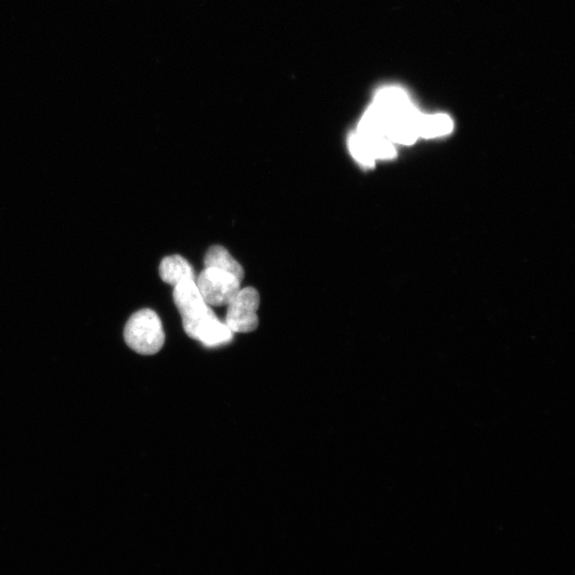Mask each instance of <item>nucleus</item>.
I'll return each instance as SVG.
<instances>
[{"instance_id":"nucleus-2","label":"nucleus","mask_w":575,"mask_h":575,"mask_svg":"<svg viewBox=\"0 0 575 575\" xmlns=\"http://www.w3.org/2000/svg\"><path fill=\"white\" fill-rule=\"evenodd\" d=\"M124 337L128 347L141 355L157 354L166 341L161 320L152 309H142L131 316Z\"/></svg>"},{"instance_id":"nucleus-3","label":"nucleus","mask_w":575,"mask_h":575,"mask_svg":"<svg viewBox=\"0 0 575 575\" xmlns=\"http://www.w3.org/2000/svg\"><path fill=\"white\" fill-rule=\"evenodd\" d=\"M195 284L209 306H227L241 289L239 278L215 268H206Z\"/></svg>"},{"instance_id":"nucleus-8","label":"nucleus","mask_w":575,"mask_h":575,"mask_svg":"<svg viewBox=\"0 0 575 575\" xmlns=\"http://www.w3.org/2000/svg\"><path fill=\"white\" fill-rule=\"evenodd\" d=\"M349 149L355 160L363 164L364 167H374L376 160L372 157L366 141L358 133L350 136Z\"/></svg>"},{"instance_id":"nucleus-5","label":"nucleus","mask_w":575,"mask_h":575,"mask_svg":"<svg viewBox=\"0 0 575 575\" xmlns=\"http://www.w3.org/2000/svg\"><path fill=\"white\" fill-rule=\"evenodd\" d=\"M160 277L164 283L172 286L195 281L194 271L189 262L182 256H170L161 261Z\"/></svg>"},{"instance_id":"nucleus-4","label":"nucleus","mask_w":575,"mask_h":575,"mask_svg":"<svg viewBox=\"0 0 575 575\" xmlns=\"http://www.w3.org/2000/svg\"><path fill=\"white\" fill-rule=\"evenodd\" d=\"M259 305L260 297L256 289H240L236 297L227 304L225 324L229 330L233 334L254 332L259 324Z\"/></svg>"},{"instance_id":"nucleus-7","label":"nucleus","mask_w":575,"mask_h":575,"mask_svg":"<svg viewBox=\"0 0 575 575\" xmlns=\"http://www.w3.org/2000/svg\"><path fill=\"white\" fill-rule=\"evenodd\" d=\"M205 267L215 268L220 271L233 274L239 278L241 282L244 277V270L239 262L220 245L212 246V248L207 252L205 257Z\"/></svg>"},{"instance_id":"nucleus-1","label":"nucleus","mask_w":575,"mask_h":575,"mask_svg":"<svg viewBox=\"0 0 575 575\" xmlns=\"http://www.w3.org/2000/svg\"><path fill=\"white\" fill-rule=\"evenodd\" d=\"M173 297L189 337L207 348L222 347L233 340L234 334L205 302L195 281L175 286Z\"/></svg>"},{"instance_id":"nucleus-6","label":"nucleus","mask_w":575,"mask_h":575,"mask_svg":"<svg viewBox=\"0 0 575 575\" xmlns=\"http://www.w3.org/2000/svg\"><path fill=\"white\" fill-rule=\"evenodd\" d=\"M454 123L448 114L427 115L421 113L418 131L419 138H436L450 135L453 131Z\"/></svg>"}]
</instances>
